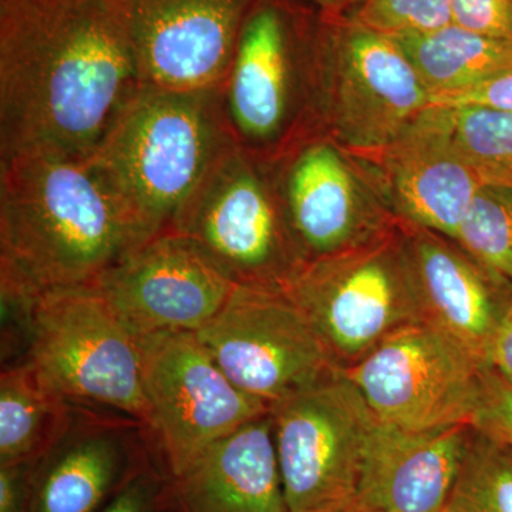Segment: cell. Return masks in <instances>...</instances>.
Listing matches in <instances>:
<instances>
[{
  "label": "cell",
  "instance_id": "1",
  "mask_svg": "<svg viewBox=\"0 0 512 512\" xmlns=\"http://www.w3.org/2000/svg\"><path fill=\"white\" fill-rule=\"evenodd\" d=\"M143 86L106 0H0V158L86 160Z\"/></svg>",
  "mask_w": 512,
  "mask_h": 512
},
{
  "label": "cell",
  "instance_id": "2",
  "mask_svg": "<svg viewBox=\"0 0 512 512\" xmlns=\"http://www.w3.org/2000/svg\"><path fill=\"white\" fill-rule=\"evenodd\" d=\"M141 244L86 160L0 158V272L39 292L94 285Z\"/></svg>",
  "mask_w": 512,
  "mask_h": 512
},
{
  "label": "cell",
  "instance_id": "3",
  "mask_svg": "<svg viewBox=\"0 0 512 512\" xmlns=\"http://www.w3.org/2000/svg\"><path fill=\"white\" fill-rule=\"evenodd\" d=\"M231 146L218 90L144 84L86 163L146 242L171 231L192 192Z\"/></svg>",
  "mask_w": 512,
  "mask_h": 512
},
{
  "label": "cell",
  "instance_id": "4",
  "mask_svg": "<svg viewBox=\"0 0 512 512\" xmlns=\"http://www.w3.org/2000/svg\"><path fill=\"white\" fill-rule=\"evenodd\" d=\"M268 167L235 144L229 147L171 231L191 239L234 284L285 292L309 262Z\"/></svg>",
  "mask_w": 512,
  "mask_h": 512
},
{
  "label": "cell",
  "instance_id": "5",
  "mask_svg": "<svg viewBox=\"0 0 512 512\" xmlns=\"http://www.w3.org/2000/svg\"><path fill=\"white\" fill-rule=\"evenodd\" d=\"M285 292L340 370L355 365L396 330L424 322L403 229L394 227L309 262Z\"/></svg>",
  "mask_w": 512,
  "mask_h": 512
},
{
  "label": "cell",
  "instance_id": "6",
  "mask_svg": "<svg viewBox=\"0 0 512 512\" xmlns=\"http://www.w3.org/2000/svg\"><path fill=\"white\" fill-rule=\"evenodd\" d=\"M25 362L74 406L123 414L150 430L137 339L96 286L40 293Z\"/></svg>",
  "mask_w": 512,
  "mask_h": 512
},
{
  "label": "cell",
  "instance_id": "7",
  "mask_svg": "<svg viewBox=\"0 0 512 512\" xmlns=\"http://www.w3.org/2000/svg\"><path fill=\"white\" fill-rule=\"evenodd\" d=\"M305 56L285 9L254 0L218 97L235 146L265 163L305 140L315 104L323 116L322 60Z\"/></svg>",
  "mask_w": 512,
  "mask_h": 512
},
{
  "label": "cell",
  "instance_id": "8",
  "mask_svg": "<svg viewBox=\"0 0 512 512\" xmlns=\"http://www.w3.org/2000/svg\"><path fill=\"white\" fill-rule=\"evenodd\" d=\"M289 512L355 507L360 467L375 414L355 384L333 373L271 407Z\"/></svg>",
  "mask_w": 512,
  "mask_h": 512
},
{
  "label": "cell",
  "instance_id": "9",
  "mask_svg": "<svg viewBox=\"0 0 512 512\" xmlns=\"http://www.w3.org/2000/svg\"><path fill=\"white\" fill-rule=\"evenodd\" d=\"M485 367L436 326L417 322L387 336L342 373L380 423L433 430L471 426Z\"/></svg>",
  "mask_w": 512,
  "mask_h": 512
},
{
  "label": "cell",
  "instance_id": "10",
  "mask_svg": "<svg viewBox=\"0 0 512 512\" xmlns=\"http://www.w3.org/2000/svg\"><path fill=\"white\" fill-rule=\"evenodd\" d=\"M137 343L150 433L174 478L215 443L271 412L228 379L197 333H154Z\"/></svg>",
  "mask_w": 512,
  "mask_h": 512
},
{
  "label": "cell",
  "instance_id": "11",
  "mask_svg": "<svg viewBox=\"0 0 512 512\" xmlns=\"http://www.w3.org/2000/svg\"><path fill=\"white\" fill-rule=\"evenodd\" d=\"M195 333L228 379L269 409L340 370L286 292L238 285Z\"/></svg>",
  "mask_w": 512,
  "mask_h": 512
},
{
  "label": "cell",
  "instance_id": "12",
  "mask_svg": "<svg viewBox=\"0 0 512 512\" xmlns=\"http://www.w3.org/2000/svg\"><path fill=\"white\" fill-rule=\"evenodd\" d=\"M147 86L218 90L254 0H106Z\"/></svg>",
  "mask_w": 512,
  "mask_h": 512
},
{
  "label": "cell",
  "instance_id": "13",
  "mask_svg": "<svg viewBox=\"0 0 512 512\" xmlns=\"http://www.w3.org/2000/svg\"><path fill=\"white\" fill-rule=\"evenodd\" d=\"M136 339L198 332L237 288L191 239L163 232L128 252L94 284Z\"/></svg>",
  "mask_w": 512,
  "mask_h": 512
},
{
  "label": "cell",
  "instance_id": "14",
  "mask_svg": "<svg viewBox=\"0 0 512 512\" xmlns=\"http://www.w3.org/2000/svg\"><path fill=\"white\" fill-rule=\"evenodd\" d=\"M322 67L323 117L350 146L383 150L430 107V90L416 67L382 33L356 26Z\"/></svg>",
  "mask_w": 512,
  "mask_h": 512
},
{
  "label": "cell",
  "instance_id": "15",
  "mask_svg": "<svg viewBox=\"0 0 512 512\" xmlns=\"http://www.w3.org/2000/svg\"><path fill=\"white\" fill-rule=\"evenodd\" d=\"M144 430L123 414L77 406L69 429L33 461L29 512L96 511L143 474Z\"/></svg>",
  "mask_w": 512,
  "mask_h": 512
},
{
  "label": "cell",
  "instance_id": "16",
  "mask_svg": "<svg viewBox=\"0 0 512 512\" xmlns=\"http://www.w3.org/2000/svg\"><path fill=\"white\" fill-rule=\"evenodd\" d=\"M271 164L308 262L356 247L390 227L363 201L345 157L329 141L305 138Z\"/></svg>",
  "mask_w": 512,
  "mask_h": 512
},
{
  "label": "cell",
  "instance_id": "17",
  "mask_svg": "<svg viewBox=\"0 0 512 512\" xmlns=\"http://www.w3.org/2000/svg\"><path fill=\"white\" fill-rule=\"evenodd\" d=\"M473 427L409 430L376 421L356 505L369 512H443Z\"/></svg>",
  "mask_w": 512,
  "mask_h": 512
},
{
  "label": "cell",
  "instance_id": "18",
  "mask_svg": "<svg viewBox=\"0 0 512 512\" xmlns=\"http://www.w3.org/2000/svg\"><path fill=\"white\" fill-rule=\"evenodd\" d=\"M403 235L424 322L488 366L491 339L512 291L494 281L451 239L416 227L403 229Z\"/></svg>",
  "mask_w": 512,
  "mask_h": 512
},
{
  "label": "cell",
  "instance_id": "19",
  "mask_svg": "<svg viewBox=\"0 0 512 512\" xmlns=\"http://www.w3.org/2000/svg\"><path fill=\"white\" fill-rule=\"evenodd\" d=\"M175 481L185 512H289L271 412L208 448Z\"/></svg>",
  "mask_w": 512,
  "mask_h": 512
},
{
  "label": "cell",
  "instance_id": "20",
  "mask_svg": "<svg viewBox=\"0 0 512 512\" xmlns=\"http://www.w3.org/2000/svg\"><path fill=\"white\" fill-rule=\"evenodd\" d=\"M394 202L412 227L456 241L481 181L421 114L402 137L383 148Z\"/></svg>",
  "mask_w": 512,
  "mask_h": 512
},
{
  "label": "cell",
  "instance_id": "21",
  "mask_svg": "<svg viewBox=\"0 0 512 512\" xmlns=\"http://www.w3.org/2000/svg\"><path fill=\"white\" fill-rule=\"evenodd\" d=\"M77 406L47 389L28 362L0 376V464L36 461L72 424Z\"/></svg>",
  "mask_w": 512,
  "mask_h": 512
},
{
  "label": "cell",
  "instance_id": "22",
  "mask_svg": "<svg viewBox=\"0 0 512 512\" xmlns=\"http://www.w3.org/2000/svg\"><path fill=\"white\" fill-rule=\"evenodd\" d=\"M416 67L431 94L454 92L512 72V42L458 26L390 36Z\"/></svg>",
  "mask_w": 512,
  "mask_h": 512
},
{
  "label": "cell",
  "instance_id": "23",
  "mask_svg": "<svg viewBox=\"0 0 512 512\" xmlns=\"http://www.w3.org/2000/svg\"><path fill=\"white\" fill-rule=\"evenodd\" d=\"M424 114L481 184L512 188V111L430 107Z\"/></svg>",
  "mask_w": 512,
  "mask_h": 512
},
{
  "label": "cell",
  "instance_id": "24",
  "mask_svg": "<svg viewBox=\"0 0 512 512\" xmlns=\"http://www.w3.org/2000/svg\"><path fill=\"white\" fill-rule=\"evenodd\" d=\"M454 242L512 291V188L481 185Z\"/></svg>",
  "mask_w": 512,
  "mask_h": 512
},
{
  "label": "cell",
  "instance_id": "25",
  "mask_svg": "<svg viewBox=\"0 0 512 512\" xmlns=\"http://www.w3.org/2000/svg\"><path fill=\"white\" fill-rule=\"evenodd\" d=\"M443 512H512V447L473 429Z\"/></svg>",
  "mask_w": 512,
  "mask_h": 512
},
{
  "label": "cell",
  "instance_id": "26",
  "mask_svg": "<svg viewBox=\"0 0 512 512\" xmlns=\"http://www.w3.org/2000/svg\"><path fill=\"white\" fill-rule=\"evenodd\" d=\"M451 23V0H365L357 16V26L386 36L419 35Z\"/></svg>",
  "mask_w": 512,
  "mask_h": 512
},
{
  "label": "cell",
  "instance_id": "27",
  "mask_svg": "<svg viewBox=\"0 0 512 512\" xmlns=\"http://www.w3.org/2000/svg\"><path fill=\"white\" fill-rule=\"evenodd\" d=\"M471 427L512 447V387L493 367L484 369L480 403Z\"/></svg>",
  "mask_w": 512,
  "mask_h": 512
},
{
  "label": "cell",
  "instance_id": "28",
  "mask_svg": "<svg viewBox=\"0 0 512 512\" xmlns=\"http://www.w3.org/2000/svg\"><path fill=\"white\" fill-rule=\"evenodd\" d=\"M453 25L512 42V0H451Z\"/></svg>",
  "mask_w": 512,
  "mask_h": 512
},
{
  "label": "cell",
  "instance_id": "29",
  "mask_svg": "<svg viewBox=\"0 0 512 512\" xmlns=\"http://www.w3.org/2000/svg\"><path fill=\"white\" fill-rule=\"evenodd\" d=\"M430 107H484L512 111V72L466 89L431 94Z\"/></svg>",
  "mask_w": 512,
  "mask_h": 512
},
{
  "label": "cell",
  "instance_id": "30",
  "mask_svg": "<svg viewBox=\"0 0 512 512\" xmlns=\"http://www.w3.org/2000/svg\"><path fill=\"white\" fill-rule=\"evenodd\" d=\"M33 461L0 464V512H29Z\"/></svg>",
  "mask_w": 512,
  "mask_h": 512
},
{
  "label": "cell",
  "instance_id": "31",
  "mask_svg": "<svg viewBox=\"0 0 512 512\" xmlns=\"http://www.w3.org/2000/svg\"><path fill=\"white\" fill-rule=\"evenodd\" d=\"M488 366L512 387V298L494 330L488 349Z\"/></svg>",
  "mask_w": 512,
  "mask_h": 512
},
{
  "label": "cell",
  "instance_id": "32",
  "mask_svg": "<svg viewBox=\"0 0 512 512\" xmlns=\"http://www.w3.org/2000/svg\"><path fill=\"white\" fill-rule=\"evenodd\" d=\"M100 512H150V483L146 474H140L121 488Z\"/></svg>",
  "mask_w": 512,
  "mask_h": 512
},
{
  "label": "cell",
  "instance_id": "33",
  "mask_svg": "<svg viewBox=\"0 0 512 512\" xmlns=\"http://www.w3.org/2000/svg\"><path fill=\"white\" fill-rule=\"evenodd\" d=\"M315 2L322 5L323 8H342V6L360 2V0H315ZM362 2H365V0H362Z\"/></svg>",
  "mask_w": 512,
  "mask_h": 512
},
{
  "label": "cell",
  "instance_id": "34",
  "mask_svg": "<svg viewBox=\"0 0 512 512\" xmlns=\"http://www.w3.org/2000/svg\"><path fill=\"white\" fill-rule=\"evenodd\" d=\"M342 512H369V511L363 510V508H360L359 505H355V507L349 508V510L342 511Z\"/></svg>",
  "mask_w": 512,
  "mask_h": 512
}]
</instances>
